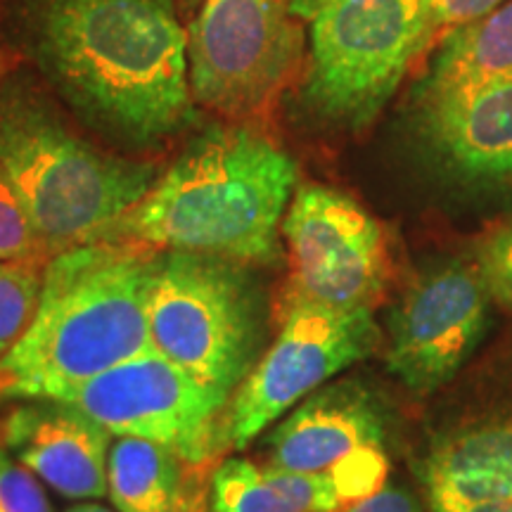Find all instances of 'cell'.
I'll use <instances>...</instances> for the list:
<instances>
[{
  "mask_svg": "<svg viewBox=\"0 0 512 512\" xmlns=\"http://www.w3.org/2000/svg\"><path fill=\"white\" fill-rule=\"evenodd\" d=\"M29 41L64 98L112 136L155 145L195 117L174 0H36Z\"/></svg>",
  "mask_w": 512,
  "mask_h": 512,
  "instance_id": "1",
  "label": "cell"
},
{
  "mask_svg": "<svg viewBox=\"0 0 512 512\" xmlns=\"http://www.w3.org/2000/svg\"><path fill=\"white\" fill-rule=\"evenodd\" d=\"M294 185V159L259 128L209 126L100 242L273 264Z\"/></svg>",
  "mask_w": 512,
  "mask_h": 512,
  "instance_id": "2",
  "label": "cell"
},
{
  "mask_svg": "<svg viewBox=\"0 0 512 512\" xmlns=\"http://www.w3.org/2000/svg\"><path fill=\"white\" fill-rule=\"evenodd\" d=\"M159 254L128 242H91L55 254L43 273L34 323L0 361V399L62 401L150 351Z\"/></svg>",
  "mask_w": 512,
  "mask_h": 512,
  "instance_id": "3",
  "label": "cell"
},
{
  "mask_svg": "<svg viewBox=\"0 0 512 512\" xmlns=\"http://www.w3.org/2000/svg\"><path fill=\"white\" fill-rule=\"evenodd\" d=\"M0 169L50 256L100 242L159 178L155 164L95 150L24 79L0 83Z\"/></svg>",
  "mask_w": 512,
  "mask_h": 512,
  "instance_id": "4",
  "label": "cell"
},
{
  "mask_svg": "<svg viewBox=\"0 0 512 512\" xmlns=\"http://www.w3.org/2000/svg\"><path fill=\"white\" fill-rule=\"evenodd\" d=\"M309 29L302 100L328 124L366 128L430 46L425 0H290Z\"/></svg>",
  "mask_w": 512,
  "mask_h": 512,
  "instance_id": "5",
  "label": "cell"
},
{
  "mask_svg": "<svg viewBox=\"0 0 512 512\" xmlns=\"http://www.w3.org/2000/svg\"><path fill=\"white\" fill-rule=\"evenodd\" d=\"M261 297L245 264L162 252L150 290V349L233 396L259 361Z\"/></svg>",
  "mask_w": 512,
  "mask_h": 512,
  "instance_id": "6",
  "label": "cell"
},
{
  "mask_svg": "<svg viewBox=\"0 0 512 512\" xmlns=\"http://www.w3.org/2000/svg\"><path fill=\"white\" fill-rule=\"evenodd\" d=\"M302 46L290 0H202L188 29L192 98L235 121L264 117Z\"/></svg>",
  "mask_w": 512,
  "mask_h": 512,
  "instance_id": "7",
  "label": "cell"
},
{
  "mask_svg": "<svg viewBox=\"0 0 512 512\" xmlns=\"http://www.w3.org/2000/svg\"><path fill=\"white\" fill-rule=\"evenodd\" d=\"M380 342L370 309H332L285 292L278 337L230 399L228 446L252 444L306 396L368 358Z\"/></svg>",
  "mask_w": 512,
  "mask_h": 512,
  "instance_id": "8",
  "label": "cell"
},
{
  "mask_svg": "<svg viewBox=\"0 0 512 512\" xmlns=\"http://www.w3.org/2000/svg\"><path fill=\"white\" fill-rule=\"evenodd\" d=\"M230 399L150 349L81 384L62 401L114 437L157 441L169 446L188 470H202L230 448Z\"/></svg>",
  "mask_w": 512,
  "mask_h": 512,
  "instance_id": "9",
  "label": "cell"
},
{
  "mask_svg": "<svg viewBox=\"0 0 512 512\" xmlns=\"http://www.w3.org/2000/svg\"><path fill=\"white\" fill-rule=\"evenodd\" d=\"M280 235L290 259L287 292L332 309L370 311L387 292L384 230L344 192L318 183L294 190Z\"/></svg>",
  "mask_w": 512,
  "mask_h": 512,
  "instance_id": "10",
  "label": "cell"
},
{
  "mask_svg": "<svg viewBox=\"0 0 512 512\" xmlns=\"http://www.w3.org/2000/svg\"><path fill=\"white\" fill-rule=\"evenodd\" d=\"M489 299L479 268L453 261L422 273L389 318V373L413 394L444 387L489 330Z\"/></svg>",
  "mask_w": 512,
  "mask_h": 512,
  "instance_id": "11",
  "label": "cell"
},
{
  "mask_svg": "<svg viewBox=\"0 0 512 512\" xmlns=\"http://www.w3.org/2000/svg\"><path fill=\"white\" fill-rule=\"evenodd\" d=\"M0 444L64 498L107 494L110 432L67 401L31 399L0 425Z\"/></svg>",
  "mask_w": 512,
  "mask_h": 512,
  "instance_id": "12",
  "label": "cell"
},
{
  "mask_svg": "<svg viewBox=\"0 0 512 512\" xmlns=\"http://www.w3.org/2000/svg\"><path fill=\"white\" fill-rule=\"evenodd\" d=\"M387 425L377 396L356 380L320 387L268 439V465L294 472H335L384 451Z\"/></svg>",
  "mask_w": 512,
  "mask_h": 512,
  "instance_id": "13",
  "label": "cell"
},
{
  "mask_svg": "<svg viewBox=\"0 0 512 512\" xmlns=\"http://www.w3.org/2000/svg\"><path fill=\"white\" fill-rule=\"evenodd\" d=\"M420 138L448 171L470 181H512V76L415 100Z\"/></svg>",
  "mask_w": 512,
  "mask_h": 512,
  "instance_id": "14",
  "label": "cell"
},
{
  "mask_svg": "<svg viewBox=\"0 0 512 512\" xmlns=\"http://www.w3.org/2000/svg\"><path fill=\"white\" fill-rule=\"evenodd\" d=\"M418 477L432 512H512V415L439 437Z\"/></svg>",
  "mask_w": 512,
  "mask_h": 512,
  "instance_id": "15",
  "label": "cell"
},
{
  "mask_svg": "<svg viewBox=\"0 0 512 512\" xmlns=\"http://www.w3.org/2000/svg\"><path fill=\"white\" fill-rule=\"evenodd\" d=\"M358 501L342 472H294L228 458L209 486V512H339Z\"/></svg>",
  "mask_w": 512,
  "mask_h": 512,
  "instance_id": "16",
  "label": "cell"
},
{
  "mask_svg": "<svg viewBox=\"0 0 512 512\" xmlns=\"http://www.w3.org/2000/svg\"><path fill=\"white\" fill-rule=\"evenodd\" d=\"M501 76H512V0L446 31L413 100L467 91Z\"/></svg>",
  "mask_w": 512,
  "mask_h": 512,
  "instance_id": "17",
  "label": "cell"
},
{
  "mask_svg": "<svg viewBox=\"0 0 512 512\" xmlns=\"http://www.w3.org/2000/svg\"><path fill=\"white\" fill-rule=\"evenodd\" d=\"M188 465L169 446L117 437L107 458V494L119 512H178Z\"/></svg>",
  "mask_w": 512,
  "mask_h": 512,
  "instance_id": "18",
  "label": "cell"
},
{
  "mask_svg": "<svg viewBox=\"0 0 512 512\" xmlns=\"http://www.w3.org/2000/svg\"><path fill=\"white\" fill-rule=\"evenodd\" d=\"M48 264L0 261V361L22 342L34 323Z\"/></svg>",
  "mask_w": 512,
  "mask_h": 512,
  "instance_id": "19",
  "label": "cell"
},
{
  "mask_svg": "<svg viewBox=\"0 0 512 512\" xmlns=\"http://www.w3.org/2000/svg\"><path fill=\"white\" fill-rule=\"evenodd\" d=\"M53 259L38 240L27 209L0 169V261H34L48 264Z\"/></svg>",
  "mask_w": 512,
  "mask_h": 512,
  "instance_id": "20",
  "label": "cell"
},
{
  "mask_svg": "<svg viewBox=\"0 0 512 512\" xmlns=\"http://www.w3.org/2000/svg\"><path fill=\"white\" fill-rule=\"evenodd\" d=\"M0 510L3 512H53L46 491L27 465L12 458L0 444Z\"/></svg>",
  "mask_w": 512,
  "mask_h": 512,
  "instance_id": "21",
  "label": "cell"
},
{
  "mask_svg": "<svg viewBox=\"0 0 512 512\" xmlns=\"http://www.w3.org/2000/svg\"><path fill=\"white\" fill-rule=\"evenodd\" d=\"M477 268L491 299L512 309V226L498 228L484 238L477 252Z\"/></svg>",
  "mask_w": 512,
  "mask_h": 512,
  "instance_id": "22",
  "label": "cell"
},
{
  "mask_svg": "<svg viewBox=\"0 0 512 512\" xmlns=\"http://www.w3.org/2000/svg\"><path fill=\"white\" fill-rule=\"evenodd\" d=\"M434 31H451L489 15L508 0H425Z\"/></svg>",
  "mask_w": 512,
  "mask_h": 512,
  "instance_id": "23",
  "label": "cell"
},
{
  "mask_svg": "<svg viewBox=\"0 0 512 512\" xmlns=\"http://www.w3.org/2000/svg\"><path fill=\"white\" fill-rule=\"evenodd\" d=\"M339 512H425L420 503L401 486H382L375 494L354 501Z\"/></svg>",
  "mask_w": 512,
  "mask_h": 512,
  "instance_id": "24",
  "label": "cell"
},
{
  "mask_svg": "<svg viewBox=\"0 0 512 512\" xmlns=\"http://www.w3.org/2000/svg\"><path fill=\"white\" fill-rule=\"evenodd\" d=\"M181 512H207V508H204V496H200V494L192 496V498L185 496Z\"/></svg>",
  "mask_w": 512,
  "mask_h": 512,
  "instance_id": "25",
  "label": "cell"
},
{
  "mask_svg": "<svg viewBox=\"0 0 512 512\" xmlns=\"http://www.w3.org/2000/svg\"><path fill=\"white\" fill-rule=\"evenodd\" d=\"M69 512H114V510H107L102 508V505H95V503H83V505H76Z\"/></svg>",
  "mask_w": 512,
  "mask_h": 512,
  "instance_id": "26",
  "label": "cell"
},
{
  "mask_svg": "<svg viewBox=\"0 0 512 512\" xmlns=\"http://www.w3.org/2000/svg\"><path fill=\"white\" fill-rule=\"evenodd\" d=\"M8 79V57H5L3 48H0V83Z\"/></svg>",
  "mask_w": 512,
  "mask_h": 512,
  "instance_id": "27",
  "label": "cell"
},
{
  "mask_svg": "<svg viewBox=\"0 0 512 512\" xmlns=\"http://www.w3.org/2000/svg\"><path fill=\"white\" fill-rule=\"evenodd\" d=\"M197 3H200V0H185V8H188V10H190V8H195Z\"/></svg>",
  "mask_w": 512,
  "mask_h": 512,
  "instance_id": "28",
  "label": "cell"
},
{
  "mask_svg": "<svg viewBox=\"0 0 512 512\" xmlns=\"http://www.w3.org/2000/svg\"><path fill=\"white\" fill-rule=\"evenodd\" d=\"M0 512H3V510H0Z\"/></svg>",
  "mask_w": 512,
  "mask_h": 512,
  "instance_id": "29",
  "label": "cell"
},
{
  "mask_svg": "<svg viewBox=\"0 0 512 512\" xmlns=\"http://www.w3.org/2000/svg\"><path fill=\"white\" fill-rule=\"evenodd\" d=\"M178 512H181V510H178Z\"/></svg>",
  "mask_w": 512,
  "mask_h": 512,
  "instance_id": "30",
  "label": "cell"
}]
</instances>
